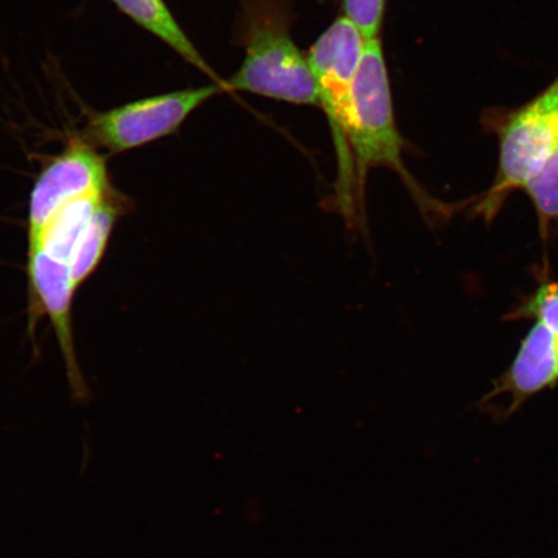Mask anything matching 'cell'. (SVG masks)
I'll return each mask as SVG.
<instances>
[{"mask_svg":"<svg viewBox=\"0 0 558 558\" xmlns=\"http://www.w3.org/2000/svg\"><path fill=\"white\" fill-rule=\"evenodd\" d=\"M355 181L362 206L369 170L376 167L399 174L427 219L449 218L452 207L432 197L403 162L404 140L397 128L386 58L379 38L365 40L353 86V122L349 132Z\"/></svg>","mask_w":558,"mask_h":558,"instance_id":"obj_1","label":"cell"},{"mask_svg":"<svg viewBox=\"0 0 558 558\" xmlns=\"http://www.w3.org/2000/svg\"><path fill=\"white\" fill-rule=\"evenodd\" d=\"M365 39L348 17H339L317 39L308 56L318 105L329 120L338 158V181L330 206L349 226L365 220L355 181L349 132L353 122V86Z\"/></svg>","mask_w":558,"mask_h":558,"instance_id":"obj_2","label":"cell"},{"mask_svg":"<svg viewBox=\"0 0 558 558\" xmlns=\"http://www.w3.org/2000/svg\"><path fill=\"white\" fill-rule=\"evenodd\" d=\"M499 160L494 183L474 214L495 219L514 191L521 190L558 144V78L532 101L511 111L498 128Z\"/></svg>","mask_w":558,"mask_h":558,"instance_id":"obj_3","label":"cell"},{"mask_svg":"<svg viewBox=\"0 0 558 558\" xmlns=\"http://www.w3.org/2000/svg\"><path fill=\"white\" fill-rule=\"evenodd\" d=\"M225 90L213 85L174 90L121 105L110 110L89 111L81 136L109 155L142 148L178 132L193 111Z\"/></svg>","mask_w":558,"mask_h":558,"instance_id":"obj_4","label":"cell"},{"mask_svg":"<svg viewBox=\"0 0 558 558\" xmlns=\"http://www.w3.org/2000/svg\"><path fill=\"white\" fill-rule=\"evenodd\" d=\"M226 90L250 93L295 105H318L308 59L278 23L256 24L239 72L226 81Z\"/></svg>","mask_w":558,"mask_h":558,"instance_id":"obj_5","label":"cell"},{"mask_svg":"<svg viewBox=\"0 0 558 558\" xmlns=\"http://www.w3.org/2000/svg\"><path fill=\"white\" fill-rule=\"evenodd\" d=\"M107 158L81 134L68 137L35 181L29 204V247L40 240L53 216L72 202L111 190Z\"/></svg>","mask_w":558,"mask_h":558,"instance_id":"obj_6","label":"cell"},{"mask_svg":"<svg viewBox=\"0 0 558 558\" xmlns=\"http://www.w3.org/2000/svg\"><path fill=\"white\" fill-rule=\"evenodd\" d=\"M27 274H29L33 300L38 303L40 311L51 318L74 400L86 401L88 390L76 361L74 348L72 304L76 290L70 277L69 264L54 259L44 250L32 248Z\"/></svg>","mask_w":558,"mask_h":558,"instance_id":"obj_7","label":"cell"},{"mask_svg":"<svg viewBox=\"0 0 558 558\" xmlns=\"http://www.w3.org/2000/svg\"><path fill=\"white\" fill-rule=\"evenodd\" d=\"M558 384V335L538 320L522 339L511 366L493 384L481 404L508 396L504 416H511L534 396Z\"/></svg>","mask_w":558,"mask_h":558,"instance_id":"obj_8","label":"cell"},{"mask_svg":"<svg viewBox=\"0 0 558 558\" xmlns=\"http://www.w3.org/2000/svg\"><path fill=\"white\" fill-rule=\"evenodd\" d=\"M132 208L134 202L116 187L97 206L70 257V277L75 290L99 267L118 220L131 213Z\"/></svg>","mask_w":558,"mask_h":558,"instance_id":"obj_9","label":"cell"},{"mask_svg":"<svg viewBox=\"0 0 558 558\" xmlns=\"http://www.w3.org/2000/svg\"><path fill=\"white\" fill-rule=\"evenodd\" d=\"M116 9L134 21L145 32L155 35L165 45L172 48L186 62L208 76L213 83L226 90V81L208 65L202 54L187 38V35L173 17L165 0H110Z\"/></svg>","mask_w":558,"mask_h":558,"instance_id":"obj_10","label":"cell"},{"mask_svg":"<svg viewBox=\"0 0 558 558\" xmlns=\"http://www.w3.org/2000/svg\"><path fill=\"white\" fill-rule=\"evenodd\" d=\"M521 191L535 208L539 232L544 239L550 227L558 226V144L548 157L530 174Z\"/></svg>","mask_w":558,"mask_h":558,"instance_id":"obj_11","label":"cell"},{"mask_svg":"<svg viewBox=\"0 0 558 558\" xmlns=\"http://www.w3.org/2000/svg\"><path fill=\"white\" fill-rule=\"evenodd\" d=\"M508 318L538 320L558 335V282L542 283Z\"/></svg>","mask_w":558,"mask_h":558,"instance_id":"obj_12","label":"cell"},{"mask_svg":"<svg viewBox=\"0 0 558 558\" xmlns=\"http://www.w3.org/2000/svg\"><path fill=\"white\" fill-rule=\"evenodd\" d=\"M387 0H344L345 17L365 40L379 38Z\"/></svg>","mask_w":558,"mask_h":558,"instance_id":"obj_13","label":"cell"}]
</instances>
